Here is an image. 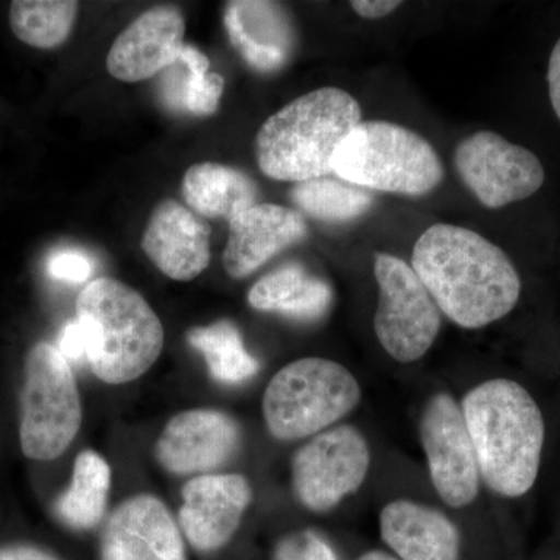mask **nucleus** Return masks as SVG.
<instances>
[{
  "label": "nucleus",
  "mask_w": 560,
  "mask_h": 560,
  "mask_svg": "<svg viewBox=\"0 0 560 560\" xmlns=\"http://www.w3.org/2000/svg\"><path fill=\"white\" fill-rule=\"evenodd\" d=\"M411 267L442 315L463 329L490 326L521 301L522 279L514 261L469 228H427L412 248Z\"/></svg>",
  "instance_id": "nucleus-1"
},
{
  "label": "nucleus",
  "mask_w": 560,
  "mask_h": 560,
  "mask_svg": "<svg viewBox=\"0 0 560 560\" xmlns=\"http://www.w3.org/2000/svg\"><path fill=\"white\" fill-rule=\"evenodd\" d=\"M481 481L503 499H521L539 478L544 455V412L521 383L492 378L475 386L460 404Z\"/></svg>",
  "instance_id": "nucleus-2"
},
{
  "label": "nucleus",
  "mask_w": 560,
  "mask_h": 560,
  "mask_svg": "<svg viewBox=\"0 0 560 560\" xmlns=\"http://www.w3.org/2000/svg\"><path fill=\"white\" fill-rule=\"evenodd\" d=\"M363 119L360 103L340 88H319L272 114L256 136L261 173L276 180L304 183L331 175V161Z\"/></svg>",
  "instance_id": "nucleus-3"
},
{
  "label": "nucleus",
  "mask_w": 560,
  "mask_h": 560,
  "mask_svg": "<svg viewBox=\"0 0 560 560\" xmlns=\"http://www.w3.org/2000/svg\"><path fill=\"white\" fill-rule=\"evenodd\" d=\"M88 331V364L108 385L136 381L156 363L164 346L160 316L142 294L110 278L92 280L77 300Z\"/></svg>",
  "instance_id": "nucleus-4"
},
{
  "label": "nucleus",
  "mask_w": 560,
  "mask_h": 560,
  "mask_svg": "<svg viewBox=\"0 0 560 560\" xmlns=\"http://www.w3.org/2000/svg\"><path fill=\"white\" fill-rule=\"evenodd\" d=\"M331 173L361 189L404 197L429 195L445 178L429 140L388 120H361L335 153Z\"/></svg>",
  "instance_id": "nucleus-5"
},
{
  "label": "nucleus",
  "mask_w": 560,
  "mask_h": 560,
  "mask_svg": "<svg viewBox=\"0 0 560 560\" xmlns=\"http://www.w3.org/2000/svg\"><path fill=\"white\" fill-rule=\"evenodd\" d=\"M360 400V383L348 368L307 357L287 364L271 378L261 410L271 436L290 442L331 429Z\"/></svg>",
  "instance_id": "nucleus-6"
},
{
  "label": "nucleus",
  "mask_w": 560,
  "mask_h": 560,
  "mask_svg": "<svg viewBox=\"0 0 560 560\" xmlns=\"http://www.w3.org/2000/svg\"><path fill=\"white\" fill-rule=\"evenodd\" d=\"M83 419L75 375L57 346L38 342L25 359L21 393L22 453L54 460L68 451Z\"/></svg>",
  "instance_id": "nucleus-7"
},
{
  "label": "nucleus",
  "mask_w": 560,
  "mask_h": 560,
  "mask_svg": "<svg viewBox=\"0 0 560 560\" xmlns=\"http://www.w3.org/2000/svg\"><path fill=\"white\" fill-rule=\"evenodd\" d=\"M378 304L374 331L383 350L404 364L427 355L436 341L442 313L422 280L400 257L375 253Z\"/></svg>",
  "instance_id": "nucleus-8"
},
{
  "label": "nucleus",
  "mask_w": 560,
  "mask_h": 560,
  "mask_svg": "<svg viewBox=\"0 0 560 560\" xmlns=\"http://www.w3.org/2000/svg\"><path fill=\"white\" fill-rule=\"evenodd\" d=\"M371 467L366 438L352 425L331 427L298 448L291 463L294 495L305 510L323 514L359 492Z\"/></svg>",
  "instance_id": "nucleus-9"
},
{
  "label": "nucleus",
  "mask_w": 560,
  "mask_h": 560,
  "mask_svg": "<svg viewBox=\"0 0 560 560\" xmlns=\"http://www.w3.org/2000/svg\"><path fill=\"white\" fill-rule=\"evenodd\" d=\"M455 167L464 186L486 209L528 200L545 183L539 156L495 131H477L460 140Z\"/></svg>",
  "instance_id": "nucleus-10"
},
{
  "label": "nucleus",
  "mask_w": 560,
  "mask_h": 560,
  "mask_svg": "<svg viewBox=\"0 0 560 560\" xmlns=\"http://www.w3.org/2000/svg\"><path fill=\"white\" fill-rule=\"evenodd\" d=\"M420 441L431 482L442 501L466 508L478 499L480 466L458 401L451 394L431 396L420 416Z\"/></svg>",
  "instance_id": "nucleus-11"
},
{
  "label": "nucleus",
  "mask_w": 560,
  "mask_h": 560,
  "mask_svg": "<svg viewBox=\"0 0 560 560\" xmlns=\"http://www.w3.org/2000/svg\"><path fill=\"white\" fill-rule=\"evenodd\" d=\"M253 501L248 478L238 474H208L183 488L178 522L195 550L210 552L230 544Z\"/></svg>",
  "instance_id": "nucleus-12"
},
{
  "label": "nucleus",
  "mask_w": 560,
  "mask_h": 560,
  "mask_svg": "<svg viewBox=\"0 0 560 560\" xmlns=\"http://www.w3.org/2000/svg\"><path fill=\"white\" fill-rule=\"evenodd\" d=\"M242 431L226 412L189 410L168 420L156 458L173 475H208L226 466L241 447Z\"/></svg>",
  "instance_id": "nucleus-13"
},
{
  "label": "nucleus",
  "mask_w": 560,
  "mask_h": 560,
  "mask_svg": "<svg viewBox=\"0 0 560 560\" xmlns=\"http://www.w3.org/2000/svg\"><path fill=\"white\" fill-rule=\"evenodd\" d=\"M101 560H187L183 533L160 499L132 497L106 522Z\"/></svg>",
  "instance_id": "nucleus-14"
},
{
  "label": "nucleus",
  "mask_w": 560,
  "mask_h": 560,
  "mask_svg": "<svg viewBox=\"0 0 560 560\" xmlns=\"http://www.w3.org/2000/svg\"><path fill=\"white\" fill-rule=\"evenodd\" d=\"M186 21L176 7H153L140 14L114 40L106 69L114 79L138 83L179 60Z\"/></svg>",
  "instance_id": "nucleus-15"
},
{
  "label": "nucleus",
  "mask_w": 560,
  "mask_h": 560,
  "mask_svg": "<svg viewBox=\"0 0 560 560\" xmlns=\"http://www.w3.org/2000/svg\"><path fill=\"white\" fill-rule=\"evenodd\" d=\"M307 234V221L300 210L257 202L230 220L224 270L232 279L248 278L283 249L304 241Z\"/></svg>",
  "instance_id": "nucleus-16"
},
{
  "label": "nucleus",
  "mask_w": 560,
  "mask_h": 560,
  "mask_svg": "<svg viewBox=\"0 0 560 560\" xmlns=\"http://www.w3.org/2000/svg\"><path fill=\"white\" fill-rule=\"evenodd\" d=\"M142 249L162 275L187 282L209 267L210 228L186 206L165 200L151 213Z\"/></svg>",
  "instance_id": "nucleus-17"
},
{
  "label": "nucleus",
  "mask_w": 560,
  "mask_h": 560,
  "mask_svg": "<svg viewBox=\"0 0 560 560\" xmlns=\"http://www.w3.org/2000/svg\"><path fill=\"white\" fill-rule=\"evenodd\" d=\"M223 22L232 47L260 73L282 69L296 46L293 24L279 3L228 2Z\"/></svg>",
  "instance_id": "nucleus-18"
},
{
  "label": "nucleus",
  "mask_w": 560,
  "mask_h": 560,
  "mask_svg": "<svg viewBox=\"0 0 560 560\" xmlns=\"http://www.w3.org/2000/svg\"><path fill=\"white\" fill-rule=\"evenodd\" d=\"M381 534L400 560H459L460 534L441 511L396 500L381 512Z\"/></svg>",
  "instance_id": "nucleus-19"
},
{
  "label": "nucleus",
  "mask_w": 560,
  "mask_h": 560,
  "mask_svg": "<svg viewBox=\"0 0 560 560\" xmlns=\"http://www.w3.org/2000/svg\"><path fill=\"white\" fill-rule=\"evenodd\" d=\"M331 301L329 283L296 261L268 272L248 291V304L254 311L280 313L307 323L323 318Z\"/></svg>",
  "instance_id": "nucleus-20"
},
{
  "label": "nucleus",
  "mask_w": 560,
  "mask_h": 560,
  "mask_svg": "<svg viewBox=\"0 0 560 560\" xmlns=\"http://www.w3.org/2000/svg\"><path fill=\"white\" fill-rule=\"evenodd\" d=\"M184 200L206 219H234L259 198L256 180L230 165L202 162L191 165L183 178Z\"/></svg>",
  "instance_id": "nucleus-21"
},
{
  "label": "nucleus",
  "mask_w": 560,
  "mask_h": 560,
  "mask_svg": "<svg viewBox=\"0 0 560 560\" xmlns=\"http://www.w3.org/2000/svg\"><path fill=\"white\" fill-rule=\"evenodd\" d=\"M110 467L92 451L81 452L73 464L69 489L55 503V514L72 529H91L108 506Z\"/></svg>",
  "instance_id": "nucleus-22"
},
{
  "label": "nucleus",
  "mask_w": 560,
  "mask_h": 560,
  "mask_svg": "<svg viewBox=\"0 0 560 560\" xmlns=\"http://www.w3.org/2000/svg\"><path fill=\"white\" fill-rule=\"evenodd\" d=\"M187 340L205 357L213 381L241 385L259 372V360L246 350L241 330L231 320L221 319L212 326L191 329Z\"/></svg>",
  "instance_id": "nucleus-23"
},
{
  "label": "nucleus",
  "mask_w": 560,
  "mask_h": 560,
  "mask_svg": "<svg viewBox=\"0 0 560 560\" xmlns=\"http://www.w3.org/2000/svg\"><path fill=\"white\" fill-rule=\"evenodd\" d=\"M290 200L312 219L329 224L359 220L374 205L370 190L329 176L298 183L290 191Z\"/></svg>",
  "instance_id": "nucleus-24"
},
{
  "label": "nucleus",
  "mask_w": 560,
  "mask_h": 560,
  "mask_svg": "<svg viewBox=\"0 0 560 560\" xmlns=\"http://www.w3.org/2000/svg\"><path fill=\"white\" fill-rule=\"evenodd\" d=\"M77 13L79 2L72 0H14L10 5V27L27 46L55 49L68 40Z\"/></svg>",
  "instance_id": "nucleus-25"
},
{
  "label": "nucleus",
  "mask_w": 560,
  "mask_h": 560,
  "mask_svg": "<svg viewBox=\"0 0 560 560\" xmlns=\"http://www.w3.org/2000/svg\"><path fill=\"white\" fill-rule=\"evenodd\" d=\"M187 72L179 81L165 77L164 97L173 108H183L198 116H210L219 109L224 91L223 77L209 72V58L197 47L186 44L179 55Z\"/></svg>",
  "instance_id": "nucleus-26"
},
{
  "label": "nucleus",
  "mask_w": 560,
  "mask_h": 560,
  "mask_svg": "<svg viewBox=\"0 0 560 560\" xmlns=\"http://www.w3.org/2000/svg\"><path fill=\"white\" fill-rule=\"evenodd\" d=\"M272 560H338L326 540L312 530L293 534L276 545Z\"/></svg>",
  "instance_id": "nucleus-27"
},
{
  "label": "nucleus",
  "mask_w": 560,
  "mask_h": 560,
  "mask_svg": "<svg viewBox=\"0 0 560 560\" xmlns=\"http://www.w3.org/2000/svg\"><path fill=\"white\" fill-rule=\"evenodd\" d=\"M50 278L68 283L86 282L92 275V261L80 250L66 249L51 254L47 260Z\"/></svg>",
  "instance_id": "nucleus-28"
},
{
  "label": "nucleus",
  "mask_w": 560,
  "mask_h": 560,
  "mask_svg": "<svg viewBox=\"0 0 560 560\" xmlns=\"http://www.w3.org/2000/svg\"><path fill=\"white\" fill-rule=\"evenodd\" d=\"M88 349H90V338L88 331L81 326L79 319L70 320L61 330L60 340H58V350L69 363H88Z\"/></svg>",
  "instance_id": "nucleus-29"
},
{
  "label": "nucleus",
  "mask_w": 560,
  "mask_h": 560,
  "mask_svg": "<svg viewBox=\"0 0 560 560\" xmlns=\"http://www.w3.org/2000/svg\"><path fill=\"white\" fill-rule=\"evenodd\" d=\"M349 5L363 20L375 21L383 20L399 10L401 2L399 0H352Z\"/></svg>",
  "instance_id": "nucleus-30"
},
{
  "label": "nucleus",
  "mask_w": 560,
  "mask_h": 560,
  "mask_svg": "<svg viewBox=\"0 0 560 560\" xmlns=\"http://www.w3.org/2000/svg\"><path fill=\"white\" fill-rule=\"evenodd\" d=\"M547 80L552 110L560 120V38L552 47L550 60H548Z\"/></svg>",
  "instance_id": "nucleus-31"
},
{
  "label": "nucleus",
  "mask_w": 560,
  "mask_h": 560,
  "mask_svg": "<svg viewBox=\"0 0 560 560\" xmlns=\"http://www.w3.org/2000/svg\"><path fill=\"white\" fill-rule=\"evenodd\" d=\"M0 560H60L50 552L40 548L28 547V545H16V547L0 548Z\"/></svg>",
  "instance_id": "nucleus-32"
},
{
  "label": "nucleus",
  "mask_w": 560,
  "mask_h": 560,
  "mask_svg": "<svg viewBox=\"0 0 560 560\" xmlns=\"http://www.w3.org/2000/svg\"><path fill=\"white\" fill-rule=\"evenodd\" d=\"M357 560H400L399 558H396V556H390L388 552L385 551H370L364 552L363 556H360Z\"/></svg>",
  "instance_id": "nucleus-33"
}]
</instances>
